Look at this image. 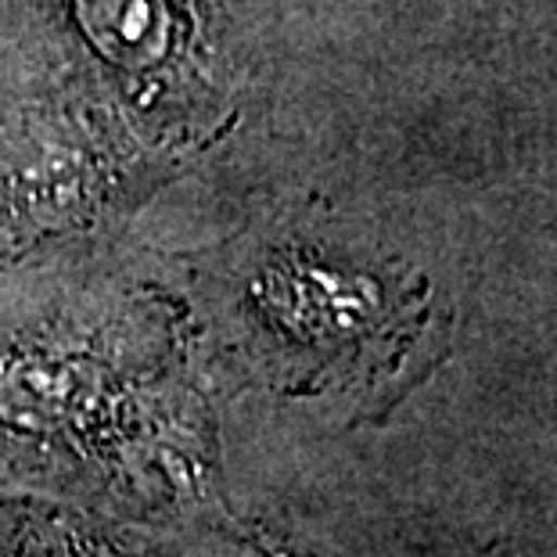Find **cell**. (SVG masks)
Masks as SVG:
<instances>
[{
	"mask_svg": "<svg viewBox=\"0 0 557 557\" xmlns=\"http://www.w3.org/2000/svg\"><path fill=\"white\" fill-rule=\"evenodd\" d=\"M123 98H209V18L198 0H40Z\"/></svg>",
	"mask_w": 557,
	"mask_h": 557,
	"instance_id": "cell-1",
	"label": "cell"
}]
</instances>
